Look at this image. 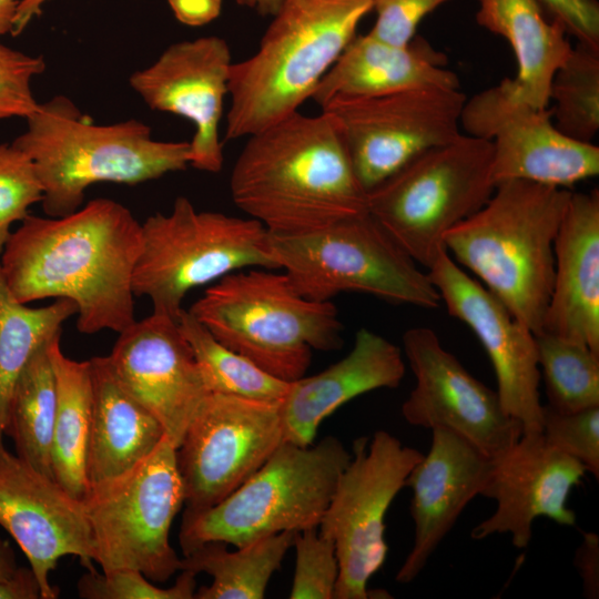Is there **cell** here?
<instances>
[{
  "label": "cell",
  "instance_id": "obj_1",
  "mask_svg": "<svg viewBox=\"0 0 599 599\" xmlns=\"http://www.w3.org/2000/svg\"><path fill=\"white\" fill-rule=\"evenodd\" d=\"M141 248L142 226L131 211L95 199L60 217L29 214L7 240L0 272L19 303L70 300L80 333H120L135 322L133 273Z\"/></svg>",
  "mask_w": 599,
  "mask_h": 599
},
{
  "label": "cell",
  "instance_id": "obj_2",
  "mask_svg": "<svg viewBox=\"0 0 599 599\" xmlns=\"http://www.w3.org/2000/svg\"><path fill=\"white\" fill-rule=\"evenodd\" d=\"M234 204L274 235H297L367 212L335 118L300 111L247 136L231 179Z\"/></svg>",
  "mask_w": 599,
  "mask_h": 599
},
{
  "label": "cell",
  "instance_id": "obj_3",
  "mask_svg": "<svg viewBox=\"0 0 599 599\" xmlns=\"http://www.w3.org/2000/svg\"><path fill=\"white\" fill-rule=\"evenodd\" d=\"M26 121L12 143L32 160L51 217L79 210L93 184L135 185L190 165L189 142L155 140L135 119L97 124L63 94L40 102Z\"/></svg>",
  "mask_w": 599,
  "mask_h": 599
},
{
  "label": "cell",
  "instance_id": "obj_4",
  "mask_svg": "<svg viewBox=\"0 0 599 599\" xmlns=\"http://www.w3.org/2000/svg\"><path fill=\"white\" fill-rule=\"evenodd\" d=\"M570 194L564 187L504 181L478 211L444 235L446 251L534 334L542 332L554 284V243Z\"/></svg>",
  "mask_w": 599,
  "mask_h": 599
},
{
  "label": "cell",
  "instance_id": "obj_5",
  "mask_svg": "<svg viewBox=\"0 0 599 599\" xmlns=\"http://www.w3.org/2000/svg\"><path fill=\"white\" fill-rule=\"evenodd\" d=\"M372 10L373 0H282L255 53L231 65L225 140L297 112Z\"/></svg>",
  "mask_w": 599,
  "mask_h": 599
},
{
  "label": "cell",
  "instance_id": "obj_6",
  "mask_svg": "<svg viewBox=\"0 0 599 599\" xmlns=\"http://www.w3.org/2000/svg\"><path fill=\"white\" fill-rule=\"evenodd\" d=\"M230 349L274 377H303L312 351L343 346V324L332 301L302 296L284 272L250 267L212 283L187 309Z\"/></svg>",
  "mask_w": 599,
  "mask_h": 599
},
{
  "label": "cell",
  "instance_id": "obj_7",
  "mask_svg": "<svg viewBox=\"0 0 599 599\" xmlns=\"http://www.w3.org/2000/svg\"><path fill=\"white\" fill-rule=\"evenodd\" d=\"M351 456L334 436L308 446L284 440L226 498L182 518L179 538L183 554L207 541L242 547L282 531L318 527Z\"/></svg>",
  "mask_w": 599,
  "mask_h": 599
},
{
  "label": "cell",
  "instance_id": "obj_8",
  "mask_svg": "<svg viewBox=\"0 0 599 599\" xmlns=\"http://www.w3.org/2000/svg\"><path fill=\"white\" fill-rule=\"evenodd\" d=\"M133 273V293L148 296L153 313L174 321L194 287L243 268H278L266 229L251 217L197 211L185 196L167 214L150 215Z\"/></svg>",
  "mask_w": 599,
  "mask_h": 599
},
{
  "label": "cell",
  "instance_id": "obj_9",
  "mask_svg": "<svg viewBox=\"0 0 599 599\" xmlns=\"http://www.w3.org/2000/svg\"><path fill=\"white\" fill-rule=\"evenodd\" d=\"M491 162V141L459 133L368 191L367 211L416 263L429 268L445 250V233L494 193Z\"/></svg>",
  "mask_w": 599,
  "mask_h": 599
},
{
  "label": "cell",
  "instance_id": "obj_10",
  "mask_svg": "<svg viewBox=\"0 0 599 599\" xmlns=\"http://www.w3.org/2000/svg\"><path fill=\"white\" fill-rule=\"evenodd\" d=\"M268 234L278 268L308 300L355 292L429 309L440 304L428 274L368 211L304 234Z\"/></svg>",
  "mask_w": 599,
  "mask_h": 599
},
{
  "label": "cell",
  "instance_id": "obj_11",
  "mask_svg": "<svg viewBox=\"0 0 599 599\" xmlns=\"http://www.w3.org/2000/svg\"><path fill=\"white\" fill-rule=\"evenodd\" d=\"M102 571L135 569L155 582L182 570L170 528L184 505L176 447L164 436L139 465L83 500Z\"/></svg>",
  "mask_w": 599,
  "mask_h": 599
},
{
  "label": "cell",
  "instance_id": "obj_12",
  "mask_svg": "<svg viewBox=\"0 0 599 599\" xmlns=\"http://www.w3.org/2000/svg\"><path fill=\"white\" fill-rule=\"evenodd\" d=\"M423 453L385 430L355 440L318 525L336 548L339 575L334 599H367L369 579L388 552L385 516Z\"/></svg>",
  "mask_w": 599,
  "mask_h": 599
},
{
  "label": "cell",
  "instance_id": "obj_13",
  "mask_svg": "<svg viewBox=\"0 0 599 599\" xmlns=\"http://www.w3.org/2000/svg\"><path fill=\"white\" fill-rule=\"evenodd\" d=\"M281 400L211 393L176 448L183 518L226 498L284 441Z\"/></svg>",
  "mask_w": 599,
  "mask_h": 599
},
{
  "label": "cell",
  "instance_id": "obj_14",
  "mask_svg": "<svg viewBox=\"0 0 599 599\" xmlns=\"http://www.w3.org/2000/svg\"><path fill=\"white\" fill-rule=\"evenodd\" d=\"M466 95L459 88L427 87L366 98H336L321 108L337 121L366 192L422 152L460 131Z\"/></svg>",
  "mask_w": 599,
  "mask_h": 599
},
{
  "label": "cell",
  "instance_id": "obj_15",
  "mask_svg": "<svg viewBox=\"0 0 599 599\" xmlns=\"http://www.w3.org/2000/svg\"><path fill=\"white\" fill-rule=\"evenodd\" d=\"M460 126L491 141L495 185L525 180L567 189L599 173V148L562 134L550 109L524 100L511 78L466 99Z\"/></svg>",
  "mask_w": 599,
  "mask_h": 599
},
{
  "label": "cell",
  "instance_id": "obj_16",
  "mask_svg": "<svg viewBox=\"0 0 599 599\" xmlns=\"http://www.w3.org/2000/svg\"><path fill=\"white\" fill-rule=\"evenodd\" d=\"M403 347L415 377V386L402 405L408 424L447 428L493 459L517 443L521 424L505 412L496 390L475 378L441 346L433 329H407Z\"/></svg>",
  "mask_w": 599,
  "mask_h": 599
},
{
  "label": "cell",
  "instance_id": "obj_17",
  "mask_svg": "<svg viewBox=\"0 0 599 599\" xmlns=\"http://www.w3.org/2000/svg\"><path fill=\"white\" fill-rule=\"evenodd\" d=\"M427 274L449 315L465 323L485 348L505 412L521 424L522 432H541V377L534 332L466 274L446 248Z\"/></svg>",
  "mask_w": 599,
  "mask_h": 599
},
{
  "label": "cell",
  "instance_id": "obj_18",
  "mask_svg": "<svg viewBox=\"0 0 599 599\" xmlns=\"http://www.w3.org/2000/svg\"><path fill=\"white\" fill-rule=\"evenodd\" d=\"M232 63L227 42L207 35L171 44L152 64L129 78L130 87L150 109L194 124L190 166L200 171L217 173L223 166L219 128Z\"/></svg>",
  "mask_w": 599,
  "mask_h": 599
},
{
  "label": "cell",
  "instance_id": "obj_19",
  "mask_svg": "<svg viewBox=\"0 0 599 599\" xmlns=\"http://www.w3.org/2000/svg\"><path fill=\"white\" fill-rule=\"evenodd\" d=\"M0 526L28 558L42 599L59 597L50 575L62 557L77 556L92 568L93 541L83 500L6 447L0 449Z\"/></svg>",
  "mask_w": 599,
  "mask_h": 599
},
{
  "label": "cell",
  "instance_id": "obj_20",
  "mask_svg": "<svg viewBox=\"0 0 599 599\" xmlns=\"http://www.w3.org/2000/svg\"><path fill=\"white\" fill-rule=\"evenodd\" d=\"M125 390L162 425L177 448L211 392L176 321L160 314L119 333L108 356Z\"/></svg>",
  "mask_w": 599,
  "mask_h": 599
},
{
  "label": "cell",
  "instance_id": "obj_21",
  "mask_svg": "<svg viewBox=\"0 0 599 599\" xmlns=\"http://www.w3.org/2000/svg\"><path fill=\"white\" fill-rule=\"evenodd\" d=\"M586 473L582 464L550 445L541 432H522L508 451L493 459L480 496L493 499L496 509L471 529L470 537L481 540L509 534L515 547L526 549L539 517L575 526L577 517L567 501Z\"/></svg>",
  "mask_w": 599,
  "mask_h": 599
},
{
  "label": "cell",
  "instance_id": "obj_22",
  "mask_svg": "<svg viewBox=\"0 0 599 599\" xmlns=\"http://www.w3.org/2000/svg\"><path fill=\"white\" fill-rule=\"evenodd\" d=\"M430 430L429 450L406 480L414 541L396 573L400 583L418 577L466 506L481 495L493 469V458L464 437L447 428Z\"/></svg>",
  "mask_w": 599,
  "mask_h": 599
},
{
  "label": "cell",
  "instance_id": "obj_23",
  "mask_svg": "<svg viewBox=\"0 0 599 599\" xmlns=\"http://www.w3.org/2000/svg\"><path fill=\"white\" fill-rule=\"evenodd\" d=\"M555 275L542 332L599 354V192H571L554 243Z\"/></svg>",
  "mask_w": 599,
  "mask_h": 599
},
{
  "label": "cell",
  "instance_id": "obj_24",
  "mask_svg": "<svg viewBox=\"0 0 599 599\" xmlns=\"http://www.w3.org/2000/svg\"><path fill=\"white\" fill-rule=\"evenodd\" d=\"M405 370L398 346L361 328L344 358L315 375L290 383L280 403L284 440L311 445L321 423L337 408L362 394L398 387Z\"/></svg>",
  "mask_w": 599,
  "mask_h": 599
},
{
  "label": "cell",
  "instance_id": "obj_25",
  "mask_svg": "<svg viewBox=\"0 0 599 599\" xmlns=\"http://www.w3.org/2000/svg\"><path fill=\"white\" fill-rule=\"evenodd\" d=\"M460 88L447 57L415 35L395 45L370 34L355 35L315 87L311 99L324 106L336 98H366L427 88Z\"/></svg>",
  "mask_w": 599,
  "mask_h": 599
},
{
  "label": "cell",
  "instance_id": "obj_26",
  "mask_svg": "<svg viewBox=\"0 0 599 599\" xmlns=\"http://www.w3.org/2000/svg\"><path fill=\"white\" fill-rule=\"evenodd\" d=\"M92 420L87 459L89 491L122 477L165 436L160 422L115 376L108 356L90 359Z\"/></svg>",
  "mask_w": 599,
  "mask_h": 599
},
{
  "label": "cell",
  "instance_id": "obj_27",
  "mask_svg": "<svg viewBox=\"0 0 599 599\" xmlns=\"http://www.w3.org/2000/svg\"><path fill=\"white\" fill-rule=\"evenodd\" d=\"M477 23L510 44L517 92L536 108H548L554 74L572 47L565 28L548 21L537 0H478Z\"/></svg>",
  "mask_w": 599,
  "mask_h": 599
},
{
  "label": "cell",
  "instance_id": "obj_28",
  "mask_svg": "<svg viewBox=\"0 0 599 599\" xmlns=\"http://www.w3.org/2000/svg\"><path fill=\"white\" fill-rule=\"evenodd\" d=\"M61 333L49 343L57 387V408L52 432L51 464L54 480L72 497L84 500L89 487L87 459L92 420L90 361L65 356Z\"/></svg>",
  "mask_w": 599,
  "mask_h": 599
},
{
  "label": "cell",
  "instance_id": "obj_29",
  "mask_svg": "<svg viewBox=\"0 0 599 599\" xmlns=\"http://www.w3.org/2000/svg\"><path fill=\"white\" fill-rule=\"evenodd\" d=\"M297 531L263 537L230 551L223 541H207L182 559V570L206 572L213 580L195 590V599H262L273 573L281 568Z\"/></svg>",
  "mask_w": 599,
  "mask_h": 599
},
{
  "label": "cell",
  "instance_id": "obj_30",
  "mask_svg": "<svg viewBox=\"0 0 599 599\" xmlns=\"http://www.w3.org/2000/svg\"><path fill=\"white\" fill-rule=\"evenodd\" d=\"M50 341L35 351L16 383L8 409L6 435L12 438L16 454L22 460L54 479L51 444L57 387L49 354Z\"/></svg>",
  "mask_w": 599,
  "mask_h": 599
},
{
  "label": "cell",
  "instance_id": "obj_31",
  "mask_svg": "<svg viewBox=\"0 0 599 599\" xmlns=\"http://www.w3.org/2000/svg\"><path fill=\"white\" fill-rule=\"evenodd\" d=\"M74 314L75 304L65 298L38 308L19 303L0 272V449L4 447L9 404L19 376L35 351L61 333L62 324Z\"/></svg>",
  "mask_w": 599,
  "mask_h": 599
},
{
  "label": "cell",
  "instance_id": "obj_32",
  "mask_svg": "<svg viewBox=\"0 0 599 599\" xmlns=\"http://www.w3.org/2000/svg\"><path fill=\"white\" fill-rule=\"evenodd\" d=\"M177 324L211 393L263 400H281L287 393L288 382L220 343L189 311H182Z\"/></svg>",
  "mask_w": 599,
  "mask_h": 599
},
{
  "label": "cell",
  "instance_id": "obj_33",
  "mask_svg": "<svg viewBox=\"0 0 599 599\" xmlns=\"http://www.w3.org/2000/svg\"><path fill=\"white\" fill-rule=\"evenodd\" d=\"M548 406L560 413L599 407V354L548 332L535 334Z\"/></svg>",
  "mask_w": 599,
  "mask_h": 599
},
{
  "label": "cell",
  "instance_id": "obj_34",
  "mask_svg": "<svg viewBox=\"0 0 599 599\" xmlns=\"http://www.w3.org/2000/svg\"><path fill=\"white\" fill-rule=\"evenodd\" d=\"M550 102L554 124L562 134L592 143L599 131V49L572 47L552 77Z\"/></svg>",
  "mask_w": 599,
  "mask_h": 599
},
{
  "label": "cell",
  "instance_id": "obj_35",
  "mask_svg": "<svg viewBox=\"0 0 599 599\" xmlns=\"http://www.w3.org/2000/svg\"><path fill=\"white\" fill-rule=\"evenodd\" d=\"M293 547L296 564L290 598L334 599L339 575L334 541L312 527L296 532Z\"/></svg>",
  "mask_w": 599,
  "mask_h": 599
},
{
  "label": "cell",
  "instance_id": "obj_36",
  "mask_svg": "<svg viewBox=\"0 0 599 599\" xmlns=\"http://www.w3.org/2000/svg\"><path fill=\"white\" fill-rule=\"evenodd\" d=\"M43 189L32 160L11 143L0 144V255L11 225L41 202Z\"/></svg>",
  "mask_w": 599,
  "mask_h": 599
},
{
  "label": "cell",
  "instance_id": "obj_37",
  "mask_svg": "<svg viewBox=\"0 0 599 599\" xmlns=\"http://www.w3.org/2000/svg\"><path fill=\"white\" fill-rule=\"evenodd\" d=\"M170 588H161L135 569H114L98 572L89 568L77 583L84 599H193L196 573L183 569Z\"/></svg>",
  "mask_w": 599,
  "mask_h": 599
},
{
  "label": "cell",
  "instance_id": "obj_38",
  "mask_svg": "<svg viewBox=\"0 0 599 599\" xmlns=\"http://www.w3.org/2000/svg\"><path fill=\"white\" fill-rule=\"evenodd\" d=\"M541 433L550 445L599 478V407L560 413L542 405Z\"/></svg>",
  "mask_w": 599,
  "mask_h": 599
},
{
  "label": "cell",
  "instance_id": "obj_39",
  "mask_svg": "<svg viewBox=\"0 0 599 599\" xmlns=\"http://www.w3.org/2000/svg\"><path fill=\"white\" fill-rule=\"evenodd\" d=\"M45 70L41 55H31L0 42V121L30 116L39 103L31 90L33 78Z\"/></svg>",
  "mask_w": 599,
  "mask_h": 599
},
{
  "label": "cell",
  "instance_id": "obj_40",
  "mask_svg": "<svg viewBox=\"0 0 599 599\" xmlns=\"http://www.w3.org/2000/svg\"><path fill=\"white\" fill-rule=\"evenodd\" d=\"M449 0H373L376 20L368 34L380 41L405 45L425 16Z\"/></svg>",
  "mask_w": 599,
  "mask_h": 599
},
{
  "label": "cell",
  "instance_id": "obj_41",
  "mask_svg": "<svg viewBox=\"0 0 599 599\" xmlns=\"http://www.w3.org/2000/svg\"><path fill=\"white\" fill-rule=\"evenodd\" d=\"M578 43L599 49V2L597 0H537Z\"/></svg>",
  "mask_w": 599,
  "mask_h": 599
},
{
  "label": "cell",
  "instance_id": "obj_42",
  "mask_svg": "<svg viewBox=\"0 0 599 599\" xmlns=\"http://www.w3.org/2000/svg\"><path fill=\"white\" fill-rule=\"evenodd\" d=\"M575 566L582 580L583 596L597 599L599 597V537L597 534L582 532V541L576 550Z\"/></svg>",
  "mask_w": 599,
  "mask_h": 599
},
{
  "label": "cell",
  "instance_id": "obj_43",
  "mask_svg": "<svg viewBox=\"0 0 599 599\" xmlns=\"http://www.w3.org/2000/svg\"><path fill=\"white\" fill-rule=\"evenodd\" d=\"M222 0H167L177 21L190 27L205 26L222 11Z\"/></svg>",
  "mask_w": 599,
  "mask_h": 599
},
{
  "label": "cell",
  "instance_id": "obj_44",
  "mask_svg": "<svg viewBox=\"0 0 599 599\" xmlns=\"http://www.w3.org/2000/svg\"><path fill=\"white\" fill-rule=\"evenodd\" d=\"M0 599H42L40 583L30 566H18L11 577L0 580Z\"/></svg>",
  "mask_w": 599,
  "mask_h": 599
},
{
  "label": "cell",
  "instance_id": "obj_45",
  "mask_svg": "<svg viewBox=\"0 0 599 599\" xmlns=\"http://www.w3.org/2000/svg\"><path fill=\"white\" fill-rule=\"evenodd\" d=\"M48 0H21L13 19L11 34L18 35L23 32L28 24L42 12V7Z\"/></svg>",
  "mask_w": 599,
  "mask_h": 599
},
{
  "label": "cell",
  "instance_id": "obj_46",
  "mask_svg": "<svg viewBox=\"0 0 599 599\" xmlns=\"http://www.w3.org/2000/svg\"><path fill=\"white\" fill-rule=\"evenodd\" d=\"M17 568L18 564L13 549L0 538V580L11 577Z\"/></svg>",
  "mask_w": 599,
  "mask_h": 599
},
{
  "label": "cell",
  "instance_id": "obj_47",
  "mask_svg": "<svg viewBox=\"0 0 599 599\" xmlns=\"http://www.w3.org/2000/svg\"><path fill=\"white\" fill-rule=\"evenodd\" d=\"M21 0H0V37L11 34L13 19Z\"/></svg>",
  "mask_w": 599,
  "mask_h": 599
},
{
  "label": "cell",
  "instance_id": "obj_48",
  "mask_svg": "<svg viewBox=\"0 0 599 599\" xmlns=\"http://www.w3.org/2000/svg\"><path fill=\"white\" fill-rule=\"evenodd\" d=\"M235 2L241 7L256 11L261 16L273 17L278 10L282 0H235Z\"/></svg>",
  "mask_w": 599,
  "mask_h": 599
}]
</instances>
